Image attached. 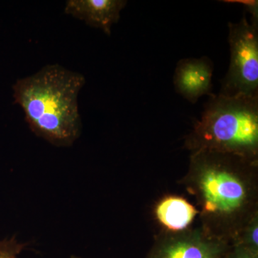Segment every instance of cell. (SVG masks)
Returning a JSON list of instances; mask_svg holds the SVG:
<instances>
[{
	"label": "cell",
	"instance_id": "cell-1",
	"mask_svg": "<svg viewBox=\"0 0 258 258\" xmlns=\"http://www.w3.org/2000/svg\"><path fill=\"white\" fill-rule=\"evenodd\" d=\"M83 75L59 64H47L13 86L15 103L23 108L25 120L38 137L57 147H69L82 129L80 91Z\"/></svg>",
	"mask_w": 258,
	"mask_h": 258
},
{
	"label": "cell",
	"instance_id": "cell-2",
	"mask_svg": "<svg viewBox=\"0 0 258 258\" xmlns=\"http://www.w3.org/2000/svg\"><path fill=\"white\" fill-rule=\"evenodd\" d=\"M189 142L200 151L255 156L258 97L210 95Z\"/></svg>",
	"mask_w": 258,
	"mask_h": 258
},
{
	"label": "cell",
	"instance_id": "cell-3",
	"mask_svg": "<svg viewBox=\"0 0 258 258\" xmlns=\"http://www.w3.org/2000/svg\"><path fill=\"white\" fill-rule=\"evenodd\" d=\"M230 67L222 80L220 94L258 97V18L245 13L237 23H229Z\"/></svg>",
	"mask_w": 258,
	"mask_h": 258
},
{
	"label": "cell",
	"instance_id": "cell-4",
	"mask_svg": "<svg viewBox=\"0 0 258 258\" xmlns=\"http://www.w3.org/2000/svg\"><path fill=\"white\" fill-rule=\"evenodd\" d=\"M198 161L201 164L199 186L205 206L214 213L230 214L243 205L246 188L233 172L218 160L215 151H200Z\"/></svg>",
	"mask_w": 258,
	"mask_h": 258
},
{
	"label": "cell",
	"instance_id": "cell-5",
	"mask_svg": "<svg viewBox=\"0 0 258 258\" xmlns=\"http://www.w3.org/2000/svg\"><path fill=\"white\" fill-rule=\"evenodd\" d=\"M214 66L208 57L179 61L174 76L176 92L191 103L205 95H212Z\"/></svg>",
	"mask_w": 258,
	"mask_h": 258
},
{
	"label": "cell",
	"instance_id": "cell-6",
	"mask_svg": "<svg viewBox=\"0 0 258 258\" xmlns=\"http://www.w3.org/2000/svg\"><path fill=\"white\" fill-rule=\"evenodd\" d=\"M227 247L218 240L200 235L182 236L165 241L149 258H228Z\"/></svg>",
	"mask_w": 258,
	"mask_h": 258
},
{
	"label": "cell",
	"instance_id": "cell-7",
	"mask_svg": "<svg viewBox=\"0 0 258 258\" xmlns=\"http://www.w3.org/2000/svg\"><path fill=\"white\" fill-rule=\"evenodd\" d=\"M126 5L125 0H68L64 13L111 35L112 26L118 23Z\"/></svg>",
	"mask_w": 258,
	"mask_h": 258
},
{
	"label": "cell",
	"instance_id": "cell-8",
	"mask_svg": "<svg viewBox=\"0 0 258 258\" xmlns=\"http://www.w3.org/2000/svg\"><path fill=\"white\" fill-rule=\"evenodd\" d=\"M196 209L184 199L171 197L161 201L156 214L159 221L172 231H180L187 227L196 216Z\"/></svg>",
	"mask_w": 258,
	"mask_h": 258
},
{
	"label": "cell",
	"instance_id": "cell-9",
	"mask_svg": "<svg viewBox=\"0 0 258 258\" xmlns=\"http://www.w3.org/2000/svg\"><path fill=\"white\" fill-rule=\"evenodd\" d=\"M25 247L14 237L0 240V258H17Z\"/></svg>",
	"mask_w": 258,
	"mask_h": 258
},
{
	"label": "cell",
	"instance_id": "cell-10",
	"mask_svg": "<svg viewBox=\"0 0 258 258\" xmlns=\"http://www.w3.org/2000/svg\"><path fill=\"white\" fill-rule=\"evenodd\" d=\"M257 230V221L255 220L249 226L245 235L244 244H240L256 254H258Z\"/></svg>",
	"mask_w": 258,
	"mask_h": 258
},
{
	"label": "cell",
	"instance_id": "cell-11",
	"mask_svg": "<svg viewBox=\"0 0 258 258\" xmlns=\"http://www.w3.org/2000/svg\"><path fill=\"white\" fill-rule=\"evenodd\" d=\"M228 258H258V254L251 252L242 244H238Z\"/></svg>",
	"mask_w": 258,
	"mask_h": 258
},
{
	"label": "cell",
	"instance_id": "cell-12",
	"mask_svg": "<svg viewBox=\"0 0 258 258\" xmlns=\"http://www.w3.org/2000/svg\"><path fill=\"white\" fill-rule=\"evenodd\" d=\"M71 258H80V257H75V256H72V257H71Z\"/></svg>",
	"mask_w": 258,
	"mask_h": 258
}]
</instances>
